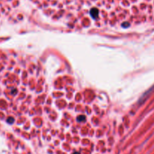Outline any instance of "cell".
Returning <instances> with one entry per match:
<instances>
[{"label":"cell","mask_w":154,"mask_h":154,"mask_svg":"<svg viewBox=\"0 0 154 154\" xmlns=\"http://www.w3.org/2000/svg\"><path fill=\"white\" fill-rule=\"evenodd\" d=\"M90 14L93 19H97L99 14V9L96 8H93L90 11Z\"/></svg>","instance_id":"1"},{"label":"cell","mask_w":154,"mask_h":154,"mask_svg":"<svg viewBox=\"0 0 154 154\" xmlns=\"http://www.w3.org/2000/svg\"><path fill=\"white\" fill-rule=\"evenodd\" d=\"M77 120H78V122L85 121L86 117H85V116H84V115H80V116H78V118H77Z\"/></svg>","instance_id":"2"},{"label":"cell","mask_w":154,"mask_h":154,"mask_svg":"<svg viewBox=\"0 0 154 154\" xmlns=\"http://www.w3.org/2000/svg\"><path fill=\"white\" fill-rule=\"evenodd\" d=\"M7 122L8 123H13L14 122V119L13 117H8L7 120Z\"/></svg>","instance_id":"3"},{"label":"cell","mask_w":154,"mask_h":154,"mask_svg":"<svg viewBox=\"0 0 154 154\" xmlns=\"http://www.w3.org/2000/svg\"><path fill=\"white\" fill-rule=\"evenodd\" d=\"M122 26L125 27V28H128L129 26V23L128 22H125L122 23Z\"/></svg>","instance_id":"4"},{"label":"cell","mask_w":154,"mask_h":154,"mask_svg":"<svg viewBox=\"0 0 154 154\" xmlns=\"http://www.w3.org/2000/svg\"><path fill=\"white\" fill-rule=\"evenodd\" d=\"M73 154H80V153H78V152H75Z\"/></svg>","instance_id":"5"}]
</instances>
